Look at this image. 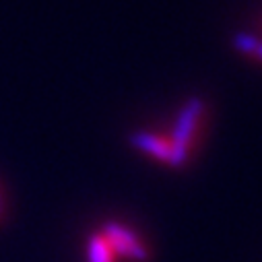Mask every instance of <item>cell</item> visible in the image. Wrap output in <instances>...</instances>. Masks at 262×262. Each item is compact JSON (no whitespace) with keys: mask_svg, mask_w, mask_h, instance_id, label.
Returning a JSON list of instances; mask_svg holds the SVG:
<instances>
[{"mask_svg":"<svg viewBox=\"0 0 262 262\" xmlns=\"http://www.w3.org/2000/svg\"><path fill=\"white\" fill-rule=\"evenodd\" d=\"M203 110H205V103L201 99H190L184 105V110L178 116L176 128H173V141H171V145H178V147L188 149L190 139H192V133H194V126H196V122H199Z\"/></svg>","mask_w":262,"mask_h":262,"instance_id":"obj_1","label":"cell"},{"mask_svg":"<svg viewBox=\"0 0 262 262\" xmlns=\"http://www.w3.org/2000/svg\"><path fill=\"white\" fill-rule=\"evenodd\" d=\"M130 141H133L135 147L151 153L153 157H157L161 161H169V145L165 141H159L157 137L147 135V133H137V135H133Z\"/></svg>","mask_w":262,"mask_h":262,"instance_id":"obj_2","label":"cell"},{"mask_svg":"<svg viewBox=\"0 0 262 262\" xmlns=\"http://www.w3.org/2000/svg\"><path fill=\"white\" fill-rule=\"evenodd\" d=\"M114 246L107 237H97L91 244V262H112Z\"/></svg>","mask_w":262,"mask_h":262,"instance_id":"obj_3","label":"cell"},{"mask_svg":"<svg viewBox=\"0 0 262 262\" xmlns=\"http://www.w3.org/2000/svg\"><path fill=\"white\" fill-rule=\"evenodd\" d=\"M233 46L244 52V54H254L256 52V46H258V39L254 35H248V33H237L233 37Z\"/></svg>","mask_w":262,"mask_h":262,"instance_id":"obj_4","label":"cell"},{"mask_svg":"<svg viewBox=\"0 0 262 262\" xmlns=\"http://www.w3.org/2000/svg\"><path fill=\"white\" fill-rule=\"evenodd\" d=\"M254 54H256V56L262 60V41H258V46H256V52H254Z\"/></svg>","mask_w":262,"mask_h":262,"instance_id":"obj_5","label":"cell"}]
</instances>
